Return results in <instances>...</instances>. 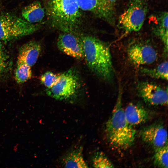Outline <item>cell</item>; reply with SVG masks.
<instances>
[{
    "instance_id": "6da1fadb",
    "label": "cell",
    "mask_w": 168,
    "mask_h": 168,
    "mask_svg": "<svg viewBox=\"0 0 168 168\" xmlns=\"http://www.w3.org/2000/svg\"><path fill=\"white\" fill-rule=\"evenodd\" d=\"M81 38L84 58L88 68L103 80L111 81L114 72L109 45L92 36L86 35Z\"/></svg>"
},
{
    "instance_id": "7a4b0ae2",
    "label": "cell",
    "mask_w": 168,
    "mask_h": 168,
    "mask_svg": "<svg viewBox=\"0 0 168 168\" xmlns=\"http://www.w3.org/2000/svg\"><path fill=\"white\" fill-rule=\"evenodd\" d=\"M122 95L121 87L111 116L106 123L105 132L106 138L111 146L126 149L133 144L136 131L126 119L122 107Z\"/></svg>"
},
{
    "instance_id": "3957f363",
    "label": "cell",
    "mask_w": 168,
    "mask_h": 168,
    "mask_svg": "<svg viewBox=\"0 0 168 168\" xmlns=\"http://www.w3.org/2000/svg\"><path fill=\"white\" fill-rule=\"evenodd\" d=\"M75 0H48L46 11L52 26L64 32L73 33L82 14Z\"/></svg>"
},
{
    "instance_id": "277c9868",
    "label": "cell",
    "mask_w": 168,
    "mask_h": 168,
    "mask_svg": "<svg viewBox=\"0 0 168 168\" xmlns=\"http://www.w3.org/2000/svg\"><path fill=\"white\" fill-rule=\"evenodd\" d=\"M23 18L9 13L0 15V40L7 41L31 34L39 28Z\"/></svg>"
},
{
    "instance_id": "5b68a950",
    "label": "cell",
    "mask_w": 168,
    "mask_h": 168,
    "mask_svg": "<svg viewBox=\"0 0 168 168\" xmlns=\"http://www.w3.org/2000/svg\"><path fill=\"white\" fill-rule=\"evenodd\" d=\"M148 11L145 0H133L127 9L119 16V27L126 34L140 30Z\"/></svg>"
},
{
    "instance_id": "8992f818",
    "label": "cell",
    "mask_w": 168,
    "mask_h": 168,
    "mask_svg": "<svg viewBox=\"0 0 168 168\" xmlns=\"http://www.w3.org/2000/svg\"><path fill=\"white\" fill-rule=\"evenodd\" d=\"M79 86L77 74L73 70L70 69L59 74L57 81L52 87L47 89L46 93L56 100H64L73 96Z\"/></svg>"
},
{
    "instance_id": "52a82bcc",
    "label": "cell",
    "mask_w": 168,
    "mask_h": 168,
    "mask_svg": "<svg viewBox=\"0 0 168 168\" xmlns=\"http://www.w3.org/2000/svg\"><path fill=\"white\" fill-rule=\"evenodd\" d=\"M139 95L146 102L153 105H167L168 91L156 84L142 82L138 83Z\"/></svg>"
},
{
    "instance_id": "ba28073f",
    "label": "cell",
    "mask_w": 168,
    "mask_h": 168,
    "mask_svg": "<svg viewBox=\"0 0 168 168\" xmlns=\"http://www.w3.org/2000/svg\"><path fill=\"white\" fill-rule=\"evenodd\" d=\"M58 49L63 53L75 58H84L83 49L81 37L73 33L64 32L60 34L57 41Z\"/></svg>"
},
{
    "instance_id": "9c48e42d",
    "label": "cell",
    "mask_w": 168,
    "mask_h": 168,
    "mask_svg": "<svg viewBox=\"0 0 168 168\" xmlns=\"http://www.w3.org/2000/svg\"><path fill=\"white\" fill-rule=\"evenodd\" d=\"M140 135L142 140L155 150L168 143L167 130L161 124L155 123L145 127L141 130Z\"/></svg>"
},
{
    "instance_id": "30bf717a",
    "label": "cell",
    "mask_w": 168,
    "mask_h": 168,
    "mask_svg": "<svg viewBox=\"0 0 168 168\" xmlns=\"http://www.w3.org/2000/svg\"><path fill=\"white\" fill-rule=\"evenodd\" d=\"M129 57L131 61L137 65L151 64L157 58V54L151 46L140 43H135L129 47Z\"/></svg>"
},
{
    "instance_id": "8fae6325",
    "label": "cell",
    "mask_w": 168,
    "mask_h": 168,
    "mask_svg": "<svg viewBox=\"0 0 168 168\" xmlns=\"http://www.w3.org/2000/svg\"><path fill=\"white\" fill-rule=\"evenodd\" d=\"M82 11L90 12L111 25L115 22V13L108 10L99 0H75Z\"/></svg>"
},
{
    "instance_id": "7c38bea8",
    "label": "cell",
    "mask_w": 168,
    "mask_h": 168,
    "mask_svg": "<svg viewBox=\"0 0 168 168\" xmlns=\"http://www.w3.org/2000/svg\"><path fill=\"white\" fill-rule=\"evenodd\" d=\"M41 51V46L35 41L28 42L20 48L16 64L26 65L31 68L36 63Z\"/></svg>"
},
{
    "instance_id": "4fadbf2b",
    "label": "cell",
    "mask_w": 168,
    "mask_h": 168,
    "mask_svg": "<svg viewBox=\"0 0 168 168\" xmlns=\"http://www.w3.org/2000/svg\"><path fill=\"white\" fill-rule=\"evenodd\" d=\"M124 111L127 121L132 126L146 122L152 116L151 113L148 110L132 103L129 104Z\"/></svg>"
},
{
    "instance_id": "5bb4252c",
    "label": "cell",
    "mask_w": 168,
    "mask_h": 168,
    "mask_svg": "<svg viewBox=\"0 0 168 168\" xmlns=\"http://www.w3.org/2000/svg\"><path fill=\"white\" fill-rule=\"evenodd\" d=\"M61 164L65 168H88L83 156V148L79 146L71 149L61 159Z\"/></svg>"
},
{
    "instance_id": "9a60e30c",
    "label": "cell",
    "mask_w": 168,
    "mask_h": 168,
    "mask_svg": "<svg viewBox=\"0 0 168 168\" xmlns=\"http://www.w3.org/2000/svg\"><path fill=\"white\" fill-rule=\"evenodd\" d=\"M21 13L24 19L30 23L35 24L43 20L45 12L40 3L35 1L25 7Z\"/></svg>"
},
{
    "instance_id": "2e32d148",
    "label": "cell",
    "mask_w": 168,
    "mask_h": 168,
    "mask_svg": "<svg viewBox=\"0 0 168 168\" xmlns=\"http://www.w3.org/2000/svg\"><path fill=\"white\" fill-rule=\"evenodd\" d=\"M153 29L154 33L162 41L165 52L168 51V13L164 12L157 16V22Z\"/></svg>"
},
{
    "instance_id": "e0dca14e",
    "label": "cell",
    "mask_w": 168,
    "mask_h": 168,
    "mask_svg": "<svg viewBox=\"0 0 168 168\" xmlns=\"http://www.w3.org/2000/svg\"><path fill=\"white\" fill-rule=\"evenodd\" d=\"M12 68V62L10 56L0 40V79L8 75Z\"/></svg>"
},
{
    "instance_id": "ac0fdd59",
    "label": "cell",
    "mask_w": 168,
    "mask_h": 168,
    "mask_svg": "<svg viewBox=\"0 0 168 168\" xmlns=\"http://www.w3.org/2000/svg\"><path fill=\"white\" fill-rule=\"evenodd\" d=\"M140 71L142 73L151 77L168 80V62L165 61L152 68H141Z\"/></svg>"
},
{
    "instance_id": "d6986e66",
    "label": "cell",
    "mask_w": 168,
    "mask_h": 168,
    "mask_svg": "<svg viewBox=\"0 0 168 168\" xmlns=\"http://www.w3.org/2000/svg\"><path fill=\"white\" fill-rule=\"evenodd\" d=\"M155 150L153 156V162L155 166L158 167L167 168L168 143L164 146Z\"/></svg>"
},
{
    "instance_id": "ffe728a7",
    "label": "cell",
    "mask_w": 168,
    "mask_h": 168,
    "mask_svg": "<svg viewBox=\"0 0 168 168\" xmlns=\"http://www.w3.org/2000/svg\"><path fill=\"white\" fill-rule=\"evenodd\" d=\"M32 76L31 67L26 65L16 64L15 71V77L16 82L19 84L25 82Z\"/></svg>"
},
{
    "instance_id": "44dd1931",
    "label": "cell",
    "mask_w": 168,
    "mask_h": 168,
    "mask_svg": "<svg viewBox=\"0 0 168 168\" xmlns=\"http://www.w3.org/2000/svg\"><path fill=\"white\" fill-rule=\"evenodd\" d=\"M92 165L95 168H113L114 166L110 161L101 152H96L92 157Z\"/></svg>"
},
{
    "instance_id": "7402d4cb",
    "label": "cell",
    "mask_w": 168,
    "mask_h": 168,
    "mask_svg": "<svg viewBox=\"0 0 168 168\" xmlns=\"http://www.w3.org/2000/svg\"><path fill=\"white\" fill-rule=\"evenodd\" d=\"M59 74L48 71L42 74L40 78V81L47 89L52 87L57 81Z\"/></svg>"
},
{
    "instance_id": "603a6c76",
    "label": "cell",
    "mask_w": 168,
    "mask_h": 168,
    "mask_svg": "<svg viewBox=\"0 0 168 168\" xmlns=\"http://www.w3.org/2000/svg\"><path fill=\"white\" fill-rule=\"evenodd\" d=\"M104 6L109 11L115 13L114 9L111 7L107 0H99Z\"/></svg>"
},
{
    "instance_id": "cb8c5ba5",
    "label": "cell",
    "mask_w": 168,
    "mask_h": 168,
    "mask_svg": "<svg viewBox=\"0 0 168 168\" xmlns=\"http://www.w3.org/2000/svg\"><path fill=\"white\" fill-rule=\"evenodd\" d=\"M119 0H107L110 6L114 8V6L116 2Z\"/></svg>"
}]
</instances>
